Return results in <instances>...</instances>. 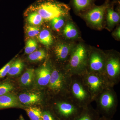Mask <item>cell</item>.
Segmentation results:
<instances>
[{
	"label": "cell",
	"mask_w": 120,
	"mask_h": 120,
	"mask_svg": "<svg viewBox=\"0 0 120 120\" xmlns=\"http://www.w3.org/2000/svg\"><path fill=\"white\" fill-rule=\"evenodd\" d=\"M30 9L31 12H37L43 19L47 20L68 15L70 11L68 5L54 0H39Z\"/></svg>",
	"instance_id": "6da1fadb"
},
{
	"label": "cell",
	"mask_w": 120,
	"mask_h": 120,
	"mask_svg": "<svg viewBox=\"0 0 120 120\" xmlns=\"http://www.w3.org/2000/svg\"><path fill=\"white\" fill-rule=\"evenodd\" d=\"M71 75L65 66L61 68L52 67L47 87L51 94L57 96L69 95Z\"/></svg>",
	"instance_id": "7a4b0ae2"
},
{
	"label": "cell",
	"mask_w": 120,
	"mask_h": 120,
	"mask_svg": "<svg viewBox=\"0 0 120 120\" xmlns=\"http://www.w3.org/2000/svg\"><path fill=\"white\" fill-rule=\"evenodd\" d=\"M113 87H110L105 89L95 99L96 110L101 116L112 119L116 112L118 98Z\"/></svg>",
	"instance_id": "3957f363"
},
{
	"label": "cell",
	"mask_w": 120,
	"mask_h": 120,
	"mask_svg": "<svg viewBox=\"0 0 120 120\" xmlns=\"http://www.w3.org/2000/svg\"><path fill=\"white\" fill-rule=\"evenodd\" d=\"M51 109L60 120H74L82 112L83 108L77 105L69 95L57 96Z\"/></svg>",
	"instance_id": "277c9868"
},
{
	"label": "cell",
	"mask_w": 120,
	"mask_h": 120,
	"mask_svg": "<svg viewBox=\"0 0 120 120\" xmlns=\"http://www.w3.org/2000/svg\"><path fill=\"white\" fill-rule=\"evenodd\" d=\"M69 95L82 108L90 105L93 101L90 93L80 75H71Z\"/></svg>",
	"instance_id": "5b68a950"
},
{
	"label": "cell",
	"mask_w": 120,
	"mask_h": 120,
	"mask_svg": "<svg viewBox=\"0 0 120 120\" xmlns=\"http://www.w3.org/2000/svg\"><path fill=\"white\" fill-rule=\"evenodd\" d=\"M89 52L81 44L72 48L68 62L65 66L71 75H80L86 71Z\"/></svg>",
	"instance_id": "8992f818"
},
{
	"label": "cell",
	"mask_w": 120,
	"mask_h": 120,
	"mask_svg": "<svg viewBox=\"0 0 120 120\" xmlns=\"http://www.w3.org/2000/svg\"><path fill=\"white\" fill-rule=\"evenodd\" d=\"M80 75L90 93L93 101L103 90L111 87L102 74L86 71Z\"/></svg>",
	"instance_id": "52a82bcc"
},
{
	"label": "cell",
	"mask_w": 120,
	"mask_h": 120,
	"mask_svg": "<svg viewBox=\"0 0 120 120\" xmlns=\"http://www.w3.org/2000/svg\"><path fill=\"white\" fill-rule=\"evenodd\" d=\"M103 75L110 86L114 87L120 80V60L116 54H106Z\"/></svg>",
	"instance_id": "ba28073f"
},
{
	"label": "cell",
	"mask_w": 120,
	"mask_h": 120,
	"mask_svg": "<svg viewBox=\"0 0 120 120\" xmlns=\"http://www.w3.org/2000/svg\"><path fill=\"white\" fill-rule=\"evenodd\" d=\"M106 58V54L101 51L96 50L89 52L86 71L103 75Z\"/></svg>",
	"instance_id": "9c48e42d"
},
{
	"label": "cell",
	"mask_w": 120,
	"mask_h": 120,
	"mask_svg": "<svg viewBox=\"0 0 120 120\" xmlns=\"http://www.w3.org/2000/svg\"><path fill=\"white\" fill-rule=\"evenodd\" d=\"M106 8L105 5L94 8L86 14L85 18L92 26L101 28L102 26L104 14Z\"/></svg>",
	"instance_id": "30bf717a"
},
{
	"label": "cell",
	"mask_w": 120,
	"mask_h": 120,
	"mask_svg": "<svg viewBox=\"0 0 120 120\" xmlns=\"http://www.w3.org/2000/svg\"><path fill=\"white\" fill-rule=\"evenodd\" d=\"M52 67L49 64L43 65L35 71V77L37 84L41 87H46L49 82Z\"/></svg>",
	"instance_id": "8fae6325"
},
{
	"label": "cell",
	"mask_w": 120,
	"mask_h": 120,
	"mask_svg": "<svg viewBox=\"0 0 120 120\" xmlns=\"http://www.w3.org/2000/svg\"><path fill=\"white\" fill-rule=\"evenodd\" d=\"M72 48L65 43H59L55 47L54 52L56 59L61 62H65L67 65ZM65 65V66H66Z\"/></svg>",
	"instance_id": "7c38bea8"
},
{
	"label": "cell",
	"mask_w": 120,
	"mask_h": 120,
	"mask_svg": "<svg viewBox=\"0 0 120 120\" xmlns=\"http://www.w3.org/2000/svg\"><path fill=\"white\" fill-rule=\"evenodd\" d=\"M22 105L16 96L12 94H6L0 96V109L11 107L22 108Z\"/></svg>",
	"instance_id": "4fadbf2b"
},
{
	"label": "cell",
	"mask_w": 120,
	"mask_h": 120,
	"mask_svg": "<svg viewBox=\"0 0 120 120\" xmlns=\"http://www.w3.org/2000/svg\"><path fill=\"white\" fill-rule=\"evenodd\" d=\"M100 114L90 105L83 108L82 112L74 120H98Z\"/></svg>",
	"instance_id": "5bb4252c"
},
{
	"label": "cell",
	"mask_w": 120,
	"mask_h": 120,
	"mask_svg": "<svg viewBox=\"0 0 120 120\" xmlns=\"http://www.w3.org/2000/svg\"><path fill=\"white\" fill-rule=\"evenodd\" d=\"M18 98L20 103L26 105H32L39 103L42 99L40 94L34 92L21 94Z\"/></svg>",
	"instance_id": "9a60e30c"
},
{
	"label": "cell",
	"mask_w": 120,
	"mask_h": 120,
	"mask_svg": "<svg viewBox=\"0 0 120 120\" xmlns=\"http://www.w3.org/2000/svg\"><path fill=\"white\" fill-rule=\"evenodd\" d=\"M34 78V69L33 68L28 69L20 77V83L23 86H29L32 83Z\"/></svg>",
	"instance_id": "2e32d148"
},
{
	"label": "cell",
	"mask_w": 120,
	"mask_h": 120,
	"mask_svg": "<svg viewBox=\"0 0 120 120\" xmlns=\"http://www.w3.org/2000/svg\"><path fill=\"white\" fill-rule=\"evenodd\" d=\"M64 34L67 38L69 39L76 38L78 37V32L75 25L71 22H68L65 25Z\"/></svg>",
	"instance_id": "e0dca14e"
},
{
	"label": "cell",
	"mask_w": 120,
	"mask_h": 120,
	"mask_svg": "<svg viewBox=\"0 0 120 120\" xmlns=\"http://www.w3.org/2000/svg\"><path fill=\"white\" fill-rule=\"evenodd\" d=\"M24 67V64L22 60L18 59L12 62L8 75L10 76L17 75L21 73Z\"/></svg>",
	"instance_id": "ac0fdd59"
},
{
	"label": "cell",
	"mask_w": 120,
	"mask_h": 120,
	"mask_svg": "<svg viewBox=\"0 0 120 120\" xmlns=\"http://www.w3.org/2000/svg\"><path fill=\"white\" fill-rule=\"evenodd\" d=\"M38 35V41L42 44L47 46L52 45L53 40L49 31L46 30H42Z\"/></svg>",
	"instance_id": "d6986e66"
},
{
	"label": "cell",
	"mask_w": 120,
	"mask_h": 120,
	"mask_svg": "<svg viewBox=\"0 0 120 120\" xmlns=\"http://www.w3.org/2000/svg\"><path fill=\"white\" fill-rule=\"evenodd\" d=\"M31 120H42V110L36 107H29L25 109Z\"/></svg>",
	"instance_id": "ffe728a7"
},
{
	"label": "cell",
	"mask_w": 120,
	"mask_h": 120,
	"mask_svg": "<svg viewBox=\"0 0 120 120\" xmlns=\"http://www.w3.org/2000/svg\"><path fill=\"white\" fill-rule=\"evenodd\" d=\"M120 16L118 13L112 9L107 10V22L108 26L112 27L120 22Z\"/></svg>",
	"instance_id": "44dd1931"
},
{
	"label": "cell",
	"mask_w": 120,
	"mask_h": 120,
	"mask_svg": "<svg viewBox=\"0 0 120 120\" xmlns=\"http://www.w3.org/2000/svg\"><path fill=\"white\" fill-rule=\"evenodd\" d=\"M28 22L33 26L41 25L43 22V19L37 12L32 11L27 17Z\"/></svg>",
	"instance_id": "7402d4cb"
},
{
	"label": "cell",
	"mask_w": 120,
	"mask_h": 120,
	"mask_svg": "<svg viewBox=\"0 0 120 120\" xmlns=\"http://www.w3.org/2000/svg\"><path fill=\"white\" fill-rule=\"evenodd\" d=\"M46 56V53L44 50L39 49L29 54L28 58L31 61H39L45 59Z\"/></svg>",
	"instance_id": "603a6c76"
},
{
	"label": "cell",
	"mask_w": 120,
	"mask_h": 120,
	"mask_svg": "<svg viewBox=\"0 0 120 120\" xmlns=\"http://www.w3.org/2000/svg\"><path fill=\"white\" fill-rule=\"evenodd\" d=\"M92 0H73V4L76 10L81 11L89 7Z\"/></svg>",
	"instance_id": "cb8c5ba5"
},
{
	"label": "cell",
	"mask_w": 120,
	"mask_h": 120,
	"mask_svg": "<svg viewBox=\"0 0 120 120\" xmlns=\"http://www.w3.org/2000/svg\"><path fill=\"white\" fill-rule=\"evenodd\" d=\"M38 43L36 40L30 39L27 41L25 48V52L30 54L34 52L38 47Z\"/></svg>",
	"instance_id": "d4e9b609"
},
{
	"label": "cell",
	"mask_w": 120,
	"mask_h": 120,
	"mask_svg": "<svg viewBox=\"0 0 120 120\" xmlns=\"http://www.w3.org/2000/svg\"><path fill=\"white\" fill-rule=\"evenodd\" d=\"M42 120H60L52 109L42 110Z\"/></svg>",
	"instance_id": "484cf974"
},
{
	"label": "cell",
	"mask_w": 120,
	"mask_h": 120,
	"mask_svg": "<svg viewBox=\"0 0 120 120\" xmlns=\"http://www.w3.org/2000/svg\"><path fill=\"white\" fill-rule=\"evenodd\" d=\"M64 17H56L52 19L51 20V25L52 28L54 30H60L64 26Z\"/></svg>",
	"instance_id": "4316f807"
},
{
	"label": "cell",
	"mask_w": 120,
	"mask_h": 120,
	"mask_svg": "<svg viewBox=\"0 0 120 120\" xmlns=\"http://www.w3.org/2000/svg\"><path fill=\"white\" fill-rule=\"evenodd\" d=\"M14 88L12 84L8 82L0 83V96L9 93Z\"/></svg>",
	"instance_id": "83f0119b"
},
{
	"label": "cell",
	"mask_w": 120,
	"mask_h": 120,
	"mask_svg": "<svg viewBox=\"0 0 120 120\" xmlns=\"http://www.w3.org/2000/svg\"><path fill=\"white\" fill-rule=\"evenodd\" d=\"M40 28L33 26H29L26 28V32L29 37H33L38 35L40 32Z\"/></svg>",
	"instance_id": "f1b7e54d"
},
{
	"label": "cell",
	"mask_w": 120,
	"mask_h": 120,
	"mask_svg": "<svg viewBox=\"0 0 120 120\" xmlns=\"http://www.w3.org/2000/svg\"><path fill=\"white\" fill-rule=\"evenodd\" d=\"M12 62V61H11L0 69V79L4 78L8 75L9 69Z\"/></svg>",
	"instance_id": "f546056e"
},
{
	"label": "cell",
	"mask_w": 120,
	"mask_h": 120,
	"mask_svg": "<svg viewBox=\"0 0 120 120\" xmlns=\"http://www.w3.org/2000/svg\"><path fill=\"white\" fill-rule=\"evenodd\" d=\"M114 35L118 39H120V27L117 28L114 33Z\"/></svg>",
	"instance_id": "4dcf8cb0"
},
{
	"label": "cell",
	"mask_w": 120,
	"mask_h": 120,
	"mask_svg": "<svg viewBox=\"0 0 120 120\" xmlns=\"http://www.w3.org/2000/svg\"><path fill=\"white\" fill-rule=\"evenodd\" d=\"M98 120H113L111 118H106L103 116H101Z\"/></svg>",
	"instance_id": "1f68e13d"
},
{
	"label": "cell",
	"mask_w": 120,
	"mask_h": 120,
	"mask_svg": "<svg viewBox=\"0 0 120 120\" xmlns=\"http://www.w3.org/2000/svg\"><path fill=\"white\" fill-rule=\"evenodd\" d=\"M20 120H24V119L23 117L22 116H20Z\"/></svg>",
	"instance_id": "d6a6232c"
}]
</instances>
